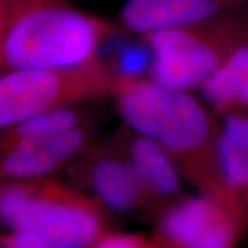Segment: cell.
Masks as SVG:
<instances>
[{
  "instance_id": "52a82bcc",
  "label": "cell",
  "mask_w": 248,
  "mask_h": 248,
  "mask_svg": "<svg viewBox=\"0 0 248 248\" xmlns=\"http://www.w3.org/2000/svg\"><path fill=\"white\" fill-rule=\"evenodd\" d=\"M69 169L112 215L143 213L151 217L148 196L125 155L119 131L94 142Z\"/></svg>"
},
{
  "instance_id": "4fadbf2b",
  "label": "cell",
  "mask_w": 248,
  "mask_h": 248,
  "mask_svg": "<svg viewBox=\"0 0 248 248\" xmlns=\"http://www.w3.org/2000/svg\"><path fill=\"white\" fill-rule=\"evenodd\" d=\"M87 119L90 116L81 107L61 108L29 116L1 130L0 155L66 133Z\"/></svg>"
},
{
  "instance_id": "30bf717a",
  "label": "cell",
  "mask_w": 248,
  "mask_h": 248,
  "mask_svg": "<svg viewBox=\"0 0 248 248\" xmlns=\"http://www.w3.org/2000/svg\"><path fill=\"white\" fill-rule=\"evenodd\" d=\"M239 10H248V0H125L116 21L124 32L143 36Z\"/></svg>"
},
{
  "instance_id": "7a4b0ae2",
  "label": "cell",
  "mask_w": 248,
  "mask_h": 248,
  "mask_svg": "<svg viewBox=\"0 0 248 248\" xmlns=\"http://www.w3.org/2000/svg\"><path fill=\"white\" fill-rule=\"evenodd\" d=\"M120 32L73 0H0V72L76 65Z\"/></svg>"
},
{
  "instance_id": "ba28073f",
  "label": "cell",
  "mask_w": 248,
  "mask_h": 248,
  "mask_svg": "<svg viewBox=\"0 0 248 248\" xmlns=\"http://www.w3.org/2000/svg\"><path fill=\"white\" fill-rule=\"evenodd\" d=\"M95 119L90 117L66 133L3 153L0 159V178L54 177L62 170L69 169L95 142Z\"/></svg>"
},
{
  "instance_id": "5b68a950",
  "label": "cell",
  "mask_w": 248,
  "mask_h": 248,
  "mask_svg": "<svg viewBox=\"0 0 248 248\" xmlns=\"http://www.w3.org/2000/svg\"><path fill=\"white\" fill-rule=\"evenodd\" d=\"M123 76L99 54L76 65L3 72L0 128L46 110L115 99Z\"/></svg>"
},
{
  "instance_id": "8fae6325",
  "label": "cell",
  "mask_w": 248,
  "mask_h": 248,
  "mask_svg": "<svg viewBox=\"0 0 248 248\" xmlns=\"http://www.w3.org/2000/svg\"><path fill=\"white\" fill-rule=\"evenodd\" d=\"M219 119L223 179L233 199L248 217V110L231 112Z\"/></svg>"
},
{
  "instance_id": "5bb4252c",
  "label": "cell",
  "mask_w": 248,
  "mask_h": 248,
  "mask_svg": "<svg viewBox=\"0 0 248 248\" xmlns=\"http://www.w3.org/2000/svg\"><path fill=\"white\" fill-rule=\"evenodd\" d=\"M90 248H163L153 233H120L110 231Z\"/></svg>"
},
{
  "instance_id": "8992f818",
  "label": "cell",
  "mask_w": 248,
  "mask_h": 248,
  "mask_svg": "<svg viewBox=\"0 0 248 248\" xmlns=\"http://www.w3.org/2000/svg\"><path fill=\"white\" fill-rule=\"evenodd\" d=\"M153 232L163 248H237L248 218L207 195L184 196L157 219Z\"/></svg>"
},
{
  "instance_id": "6da1fadb",
  "label": "cell",
  "mask_w": 248,
  "mask_h": 248,
  "mask_svg": "<svg viewBox=\"0 0 248 248\" xmlns=\"http://www.w3.org/2000/svg\"><path fill=\"white\" fill-rule=\"evenodd\" d=\"M113 101L123 124L160 143L184 179L202 195L247 217L225 184L219 155L221 122L205 102L190 91L169 89L149 76L131 73H124Z\"/></svg>"
},
{
  "instance_id": "3957f363",
  "label": "cell",
  "mask_w": 248,
  "mask_h": 248,
  "mask_svg": "<svg viewBox=\"0 0 248 248\" xmlns=\"http://www.w3.org/2000/svg\"><path fill=\"white\" fill-rule=\"evenodd\" d=\"M0 218L55 248H90L112 229V214L94 196L54 177L1 179Z\"/></svg>"
},
{
  "instance_id": "9c48e42d",
  "label": "cell",
  "mask_w": 248,
  "mask_h": 248,
  "mask_svg": "<svg viewBox=\"0 0 248 248\" xmlns=\"http://www.w3.org/2000/svg\"><path fill=\"white\" fill-rule=\"evenodd\" d=\"M125 155L141 182L151 205V218L159 217L182 195V174L167 151L149 137L125 124L117 128Z\"/></svg>"
},
{
  "instance_id": "7c38bea8",
  "label": "cell",
  "mask_w": 248,
  "mask_h": 248,
  "mask_svg": "<svg viewBox=\"0 0 248 248\" xmlns=\"http://www.w3.org/2000/svg\"><path fill=\"white\" fill-rule=\"evenodd\" d=\"M199 91L218 117L248 110V43L232 54Z\"/></svg>"
},
{
  "instance_id": "277c9868",
  "label": "cell",
  "mask_w": 248,
  "mask_h": 248,
  "mask_svg": "<svg viewBox=\"0 0 248 248\" xmlns=\"http://www.w3.org/2000/svg\"><path fill=\"white\" fill-rule=\"evenodd\" d=\"M149 48V78L164 87L193 91L248 43V10L140 36Z\"/></svg>"
}]
</instances>
